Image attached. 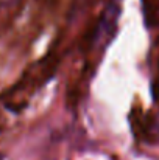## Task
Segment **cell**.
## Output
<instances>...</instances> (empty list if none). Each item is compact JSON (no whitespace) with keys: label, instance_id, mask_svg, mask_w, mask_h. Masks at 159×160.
I'll return each instance as SVG.
<instances>
[{"label":"cell","instance_id":"cell-1","mask_svg":"<svg viewBox=\"0 0 159 160\" xmlns=\"http://www.w3.org/2000/svg\"><path fill=\"white\" fill-rule=\"evenodd\" d=\"M119 14H120V6L117 2H109V5L106 6V9L103 11L98 25L94 31L92 36V44L94 47L100 45L103 47L106 42L114 36V31L117 28V20H119Z\"/></svg>","mask_w":159,"mask_h":160},{"label":"cell","instance_id":"cell-2","mask_svg":"<svg viewBox=\"0 0 159 160\" xmlns=\"http://www.w3.org/2000/svg\"><path fill=\"white\" fill-rule=\"evenodd\" d=\"M144 2H147V0H144ZM153 2H155V0H148V11H150V12H151V5H153Z\"/></svg>","mask_w":159,"mask_h":160}]
</instances>
